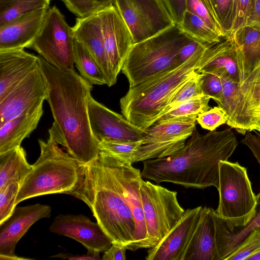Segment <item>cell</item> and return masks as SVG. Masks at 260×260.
<instances>
[{
    "instance_id": "1",
    "label": "cell",
    "mask_w": 260,
    "mask_h": 260,
    "mask_svg": "<svg viewBox=\"0 0 260 260\" xmlns=\"http://www.w3.org/2000/svg\"><path fill=\"white\" fill-rule=\"evenodd\" d=\"M38 57L47 89L46 100L62 137L61 146L79 164H88L100 154L88 113L92 85L74 69L60 70Z\"/></svg>"
},
{
    "instance_id": "2",
    "label": "cell",
    "mask_w": 260,
    "mask_h": 260,
    "mask_svg": "<svg viewBox=\"0 0 260 260\" xmlns=\"http://www.w3.org/2000/svg\"><path fill=\"white\" fill-rule=\"evenodd\" d=\"M232 128L202 135L195 129L184 146L167 157L143 161L141 176L157 184L171 182L186 188L219 186V162L228 160L238 146Z\"/></svg>"
},
{
    "instance_id": "3",
    "label": "cell",
    "mask_w": 260,
    "mask_h": 260,
    "mask_svg": "<svg viewBox=\"0 0 260 260\" xmlns=\"http://www.w3.org/2000/svg\"><path fill=\"white\" fill-rule=\"evenodd\" d=\"M66 194L80 199L89 207L112 243H120L131 250L135 222L106 155L100 152L92 161L78 164L77 182Z\"/></svg>"
},
{
    "instance_id": "4",
    "label": "cell",
    "mask_w": 260,
    "mask_h": 260,
    "mask_svg": "<svg viewBox=\"0 0 260 260\" xmlns=\"http://www.w3.org/2000/svg\"><path fill=\"white\" fill-rule=\"evenodd\" d=\"M210 45L201 44L182 64L129 86L120 100L122 114L138 127L144 130L148 128L162 115L174 94L194 75L203 54Z\"/></svg>"
},
{
    "instance_id": "5",
    "label": "cell",
    "mask_w": 260,
    "mask_h": 260,
    "mask_svg": "<svg viewBox=\"0 0 260 260\" xmlns=\"http://www.w3.org/2000/svg\"><path fill=\"white\" fill-rule=\"evenodd\" d=\"M46 141L39 140L41 153L30 172L20 184L16 204L35 197L67 193L78 179V163L59 147L62 137L53 122Z\"/></svg>"
},
{
    "instance_id": "6",
    "label": "cell",
    "mask_w": 260,
    "mask_h": 260,
    "mask_svg": "<svg viewBox=\"0 0 260 260\" xmlns=\"http://www.w3.org/2000/svg\"><path fill=\"white\" fill-rule=\"evenodd\" d=\"M192 40L194 39L174 24L148 39L134 44L121 69L129 86L180 65L177 60L178 52Z\"/></svg>"
},
{
    "instance_id": "7",
    "label": "cell",
    "mask_w": 260,
    "mask_h": 260,
    "mask_svg": "<svg viewBox=\"0 0 260 260\" xmlns=\"http://www.w3.org/2000/svg\"><path fill=\"white\" fill-rule=\"evenodd\" d=\"M219 202L215 210L231 231L245 225L255 214L256 195L247 169L238 162H219Z\"/></svg>"
},
{
    "instance_id": "8",
    "label": "cell",
    "mask_w": 260,
    "mask_h": 260,
    "mask_svg": "<svg viewBox=\"0 0 260 260\" xmlns=\"http://www.w3.org/2000/svg\"><path fill=\"white\" fill-rule=\"evenodd\" d=\"M139 190L147 229L145 248H150L162 240L185 210L179 204L175 191L142 179Z\"/></svg>"
},
{
    "instance_id": "9",
    "label": "cell",
    "mask_w": 260,
    "mask_h": 260,
    "mask_svg": "<svg viewBox=\"0 0 260 260\" xmlns=\"http://www.w3.org/2000/svg\"><path fill=\"white\" fill-rule=\"evenodd\" d=\"M223 95L218 106L228 115L226 124L239 133L256 130L259 117L256 109L260 103V63L242 84L226 75L221 76Z\"/></svg>"
},
{
    "instance_id": "10",
    "label": "cell",
    "mask_w": 260,
    "mask_h": 260,
    "mask_svg": "<svg viewBox=\"0 0 260 260\" xmlns=\"http://www.w3.org/2000/svg\"><path fill=\"white\" fill-rule=\"evenodd\" d=\"M74 41L73 27L53 6L48 9L42 27L29 48L53 67L71 70L74 69Z\"/></svg>"
},
{
    "instance_id": "11",
    "label": "cell",
    "mask_w": 260,
    "mask_h": 260,
    "mask_svg": "<svg viewBox=\"0 0 260 260\" xmlns=\"http://www.w3.org/2000/svg\"><path fill=\"white\" fill-rule=\"evenodd\" d=\"M197 117L156 121L146 129L142 144L130 163L167 157L179 152L196 129Z\"/></svg>"
},
{
    "instance_id": "12",
    "label": "cell",
    "mask_w": 260,
    "mask_h": 260,
    "mask_svg": "<svg viewBox=\"0 0 260 260\" xmlns=\"http://www.w3.org/2000/svg\"><path fill=\"white\" fill-rule=\"evenodd\" d=\"M132 34L134 44L175 24L163 0H114Z\"/></svg>"
},
{
    "instance_id": "13",
    "label": "cell",
    "mask_w": 260,
    "mask_h": 260,
    "mask_svg": "<svg viewBox=\"0 0 260 260\" xmlns=\"http://www.w3.org/2000/svg\"><path fill=\"white\" fill-rule=\"evenodd\" d=\"M109 72V87L114 85L134 44L131 31L113 5L99 13Z\"/></svg>"
},
{
    "instance_id": "14",
    "label": "cell",
    "mask_w": 260,
    "mask_h": 260,
    "mask_svg": "<svg viewBox=\"0 0 260 260\" xmlns=\"http://www.w3.org/2000/svg\"><path fill=\"white\" fill-rule=\"evenodd\" d=\"M106 155L122 196L132 212L135 222V233L131 250L145 248L147 229L139 190L142 178L141 172L131 163Z\"/></svg>"
},
{
    "instance_id": "15",
    "label": "cell",
    "mask_w": 260,
    "mask_h": 260,
    "mask_svg": "<svg viewBox=\"0 0 260 260\" xmlns=\"http://www.w3.org/2000/svg\"><path fill=\"white\" fill-rule=\"evenodd\" d=\"M91 128L98 142L107 140L135 142L142 140L146 134L128 121L122 114L109 109L92 96L88 105Z\"/></svg>"
},
{
    "instance_id": "16",
    "label": "cell",
    "mask_w": 260,
    "mask_h": 260,
    "mask_svg": "<svg viewBox=\"0 0 260 260\" xmlns=\"http://www.w3.org/2000/svg\"><path fill=\"white\" fill-rule=\"evenodd\" d=\"M47 96L46 84L39 64L0 101V125L38 107Z\"/></svg>"
},
{
    "instance_id": "17",
    "label": "cell",
    "mask_w": 260,
    "mask_h": 260,
    "mask_svg": "<svg viewBox=\"0 0 260 260\" xmlns=\"http://www.w3.org/2000/svg\"><path fill=\"white\" fill-rule=\"evenodd\" d=\"M49 206L37 204L15 207L11 215L0 224V259H27L15 254L17 243L36 222L51 216Z\"/></svg>"
},
{
    "instance_id": "18",
    "label": "cell",
    "mask_w": 260,
    "mask_h": 260,
    "mask_svg": "<svg viewBox=\"0 0 260 260\" xmlns=\"http://www.w3.org/2000/svg\"><path fill=\"white\" fill-rule=\"evenodd\" d=\"M51 232L71 238L82 244L88 251L104 252L112 241L100 224L82 214L59 215L49 228Z\"/></svg>"
},
{
    "instance_id": "19",
    "label": "cell",
    "mask_w": 260,
    "mask_h": 260,
    "mask_svg": "<svg viewBox=\"0 0 260 260\" xmlns=\"http://www.w3.org/2000/svg\"><path fill=\"white\" fill-rule=\"evenodd\" d=\"M202 206L185 211L183 216L155 247L150 248L147 260H183V255L199 222Z\"/></svg>"
},
{
    "instance_id": "20",
    "label": "cell",
    "mask_w": 260,
    "mask_h": 260,
    "mask_svg": "<svg viewBox=\"0 0 260 260\" xmlns=\"http://www.w3.org/2000/svg\"><path fill=\"white\" fill-rule=\"evenodd\" d=\"M196 72H210L220 76L226 75L242 84L240 50L234 36H229L211 45L203 54Z\"/></svg>"
},
{
    "instance_id": "21",
    "label": "cell",
    "mask_w": 260,
    "mask_h": 260,
    "mask_svg": "<svg viewBox=\"0 0 260 260\" xmlns=\"http://www.w3.org/2000/svg\"><path fill=\"white\" fill-rule=\"evenodd\" d=\"M38 65V56L24 49L0 51V101Z\"/></svg>"
},
{
    "instance_id": "22",
    "label": "cell",
    "mask_w": 260,
    "mask_h": 260,
    "mask_svg": "<svg viewBox=\"0 0 260 260\" xmlns=\"http://www.w3.org/2000/svg\"><path fill=\"white\" fill-rule=\"evenodd\" d=\"M48 9H41L0 27V51L29 48Z\"/></svg>"
},
{
    "instance_id": "23",
    "label": "cell",
    "mask_w": 260,
    "mask_h": 260,
    "mask_svg": "<svg viewBox=\"0 0 260 260\" xmlns=\"http://www.w3.org/2000/svg\"><path fill=\"white\" fill-rule=\"evenodd\" d=\"M75 39L90 53L102 71L108 86L110 72L104 46L99 13L88 17L77 18L73 27Z\"/></svg>"
},
{
    "instance_id": "24",
    "label": "cell",
    "mask_w": 260,
    "mask_h": 260,
    "mask_svg": "<svg viewBox=\"0 0 260 260\" xmlns=\"http://www.w3.org/2000/svg\"><path fill=\"white\" fill-rule=\"evenodd\" d=\"M183 260H220L216 243L215 224L210 208L202 207L199 222Z\"/></svg>"
},
{
    "instance_id": "25",
    "label": "cell",
    "mask_w": 260,
    "mask_h": 260,
    "mask_svg": "<svg viewBox=\"0 0 260 260\" xmlns=\"http://www.w3.org/2000/svg\"><path fill=\"white\" fill-rule=\"evenodd\" d=\"M256 206L253 217L244 226L235 228L231 231L225 223L211 208L215 228V238L218 254L220 260L227 258L238 248L250 233L260 227V191L256 195Z\"/></svg>"
},
{
    "instance_id": "26",
    "label": "cell",
    "mask_w": 260,
    "mask_h": 260,
    "mask_svg": "<svg viewBox=\"0 0 260 260\" xmlns=\"http://www.w3.org/2000/svg\"><path fill=\"white\" fill-rule=\"evenodd\" d=\"M43 114V104L0 125V153L21 146L37 128Z\"/></svg>"
},
{
    "instance_id": "27",
    "label": "cell",
    "mask_w": 260,
    "mask_h": 260,
    "mask_svg": "<svg viewBox=\"0 0 260 260\" xmlns=\"http://www.w3.org/2000/svg\"><path fill=\"white\" fill-rule=\"evenodd\" d=\"M233 36L240 50L241 70L244 80L260 63V30L246 25Z\"/></svg>"
},
{
    "instance_id": "28",
    "label": "cell",
    "mask_w": 260,
    "mask_h": 260,
    "mask_svg": "<svg viewBox=\"0 0 260 260\" xmlns=\"http://www.w3.org/2000/svg\"><path fill=\"white\" fill-rule=\"evenodd\" d=\"M31 169L21 146L0 153V191L12 183L21 184Z\"/></svg>"
},
{
    "instance_id": "29",
    "label": "cell",
    "mask_w": 260,
    "mask_h": 260,
    "mask_svg": "<svg viewBox=\"0 0 260 260\" xmlns=\"http://www.w3.org/2000/svg\"><path fill=\"white\" fill-rule=\"evenodd\" d=\"M49 0H0V27L41 9H48Z\"/></svg>"
},
{
    "instance_id": "30",
    "label": "cell",
    "mask_w": 260,
    "mask_h": 260,
    "mask_svg": "<svg viewBox=\"0 0 260 260\" xmlns=\"http://www.w3.org/2000/svg\"><path fill=\"white\" fill-rule=\"evenodd\" d=\"M74 60L79 74L90 84H106L105 77L96 61L89 51L75 39Z\"/></svg>"
},
{
    "instance_id": "31",
    "label": "cell",
    "mask_w": 260,
    "mask_h": 260,
    "mask_svg": "<svg viewBox=\"0 0 260 260\" xmlns=\"http://www.w3.org/2000/svg\"><path fill=\"white\" fill-rule=\"evenodd\" d=\"M177 26L187 36L203 43L212 45L223 39L200 17L188 11Z\"/></svg>"
},
{
    "instance_id": "32",
    "label": "cell",
    "mask_w": 260,
    "mask_h": 260,
    "mask_svg": "<svg viewBox=\"0 0 260 260\" xmlns=\"http://www.w3.org/2000/svg\"><path fill=\"white\" fill-rule=\"evenodd\" d=\"M211 98L204 94L187 100L171 111L166 113L156 121H164L187 117L198 116V114L210 109Z\"/></svg>"
},
{
    "instance_id": "33",
    "label": "cell",
    "mask_w": 260,
    "mask_h": 260,
    "mask_svg": "<svg viewBox=\"0 0 260 260\" xmlns=\"http://www.w3.org/2000/svg\"><path fill=\"white\" fill-rule=\"evenodd\" d=\"M78 18L95 15L113 5L114 0H60Z\"/></svg>"
},
{
    "instance_id": "34",
    "label": "cell",
    "mask_w": 260,
    "mask_h": 260,
    "mask_svg": "<svg viewBox=\"0 0 260 260\" xmlns=\"http://www.w3.org/2000/svg\"><path fill=\"white\" fill-rule=\"evenodd\" d=\"M141 144L142 140L135 142L102 140L98 142L100 152L129 163Z\"/></svg>"
},
{
    "instance_id": "35",
    "label": "cell",
    "mask_w": 260,
    "mask_h": 260,
    "mask_svg": "<svg viewBox=\"0 0 260 260\" xmlns=\"http://www.w3.org/2000/svg\"><path fill=\"white\" fill-rule=\"evenodd\" d=\"M201 74L196 72L194 75L174 94L165 109L162 115L182 103L204 94L201 87Z\"/></svg>"
},
{
    "instance_id": "36",
    "label": "cell",
    "mask_w": 260,
    "mask_h": 260,
    "mask_svg": "<svg viewBox=\"0 0 260 260\" xmlns=\"http://www.w3.org/2000/svg\"><path fill=\"white\" fill-rule=\"evenodd\" d=\"M186 11L200 17L222 38H226L218 22L209 0H187Z\"/></svg>"
},
{
    "instance_id": "37",
    "label": "cell",
    "mask_w": 260,
    "mask_h": 260,
    "mask_svg": "<svg viewBox=\"0 0 260 260\" xmlns=\"http://www.w3.org/2000/svg\"><path fill=\"white\" fill-rule=\"evenodd\" d=\"M222 31L230 35L233 21L234 0H209Z\"/></svg>"
},
{
    "instance_id": "38",
    "label": "cell",
    "mask_w": 260,
    "mask_h": 260,
    "mask_svg": "<svg viewBox=\"0 0 260 260\" xmlns=\"http://www.w3.org/2000/svg\"><path fill=\"white\" fill-rule=\"evenodd\" d=\"M260 251V227L254 229L227 260H248Z\"/></svg>"
},
{
    "instance_id": "39",
    "label": "cell",
    "mask_w": 260,
    "mask_h": 260,
    "mask_svg": "<svg viewBox=\"0 0 260 260\" xmlns=\"http://www.w3.org/2000/svg\"><path fill=\"white\" fill-rule=\"evenodd\" d=\"M20 183H12L0 191V224L8 219L14 211Z\"/></svg>"
},
{
    "instance_id": "40",
    "label": "cell",
    "mask_w": 260,
    "mask_h": 260,
    "mask_svg": "<svg viewBox=\"0 0 260 260\" xmlns=\"http://www.w3.org/2000/svg\"><path fill=\"white\" fill-rule=\"evenodd\" d=\"M200 74L203 94L212 99L217 104H220L223 95V84L221 76L210 72Z\"/></svg>"
},
{
    "instance_id": "41",
    "label": "cell",
    "mask_w": 260,
    "mask_h": 260,
    "mask_svg": "<svg viewBox=\"0 0 260 260\" xmlns=\"http://www.w3.org/2000/svg\"><path fill=\"white\" fill-rule=\"evenodd\" d=\"M228 115L225 111L218 106L198 114L197 121L204 129L213 131L217 127L226 123Z\"/></svg>"
},
{
    "instance_id": "42",
    "label": "cell",
    "mask_w": 260,
    "mask_h": 260,
    "mask_svg": "<svg viewBox=\"0 0 260 260\" xmlns=\"http://www.w3.org/2000/svg\"><path fill=\"white\" fill-rule=\"evenodd\" d=\"M253 0H234L233 21L230 36L247 24Z\"/></svg>"
},
{
    "instance_id": "43",
    "label": "cell",
    "mask_w": 260,
    "mask_h": 260,
    "mask_svg": "<svg viewBox=\"0 0 260 260\" xmlns=\"http://www.w3.org/2000/svg\"><path fill=\"white\" fill-rule=\"evenodd\" d=\"M175 24H180L186 11L187 0H163Z\"/></svg>"
},
{
    "instance_id": "44",
    "label": "cell",
    "mask_w": 260,
    "mask_h": 260,
    "mask_svg": "<svg viewBox=\"0 0 260 260\" xmlns=\"http://www.w3.org/2000/svg\"><path fill=\"white\" fill-rule=\"evenodd\" d=\"M241 141L251 150L260 166V134L247 131Z\"/></svg>"
},
{
    "instance_id": "45",
    "label": "cell",
    "mask_w": 260,
    "mask_h": 260,
    "mask_svg": "<svg viewBox=\"0 0 260 260\" xmlns=\"http://www.w3.org/2000/svg\"><path fill=\"white\" fill-rule=\"evenodd\" d=\"M125 246L117 242H113L111 247L104 251L103 260H125Z\"/></svg>"
},
{
    "instance_id": "46",
    "label": "cell",
    "mask_w": 260,
    "mask_h": 260,
    "mask_svg": "<svg viewBox=\"0 0 260 260\" xmlns=\"http://www.w3.org/2000/svg\"><path fill=\"white\" fill-rule=\"evenodd\" d=\"M202 43L197 40H192L185 44L178 52L177 56L178 63L182 64L188 60Z\"/></svg>"
},
{
    "instance_id": "47",
    "label": "cell",
    "mask_w": 260,
    "mask_h": 260,
    "mask_svg": "<svg viewBox=\"0 0 260 260\" xmlns=\"http://www.w3.org/2000/svg\"><path fill=\"white\" fill-rule=\"evenodd\" d=\"M50 258H61L70 260H96L101 259L100 252L88 251L86 254L73 255L70 253H59L55 255L50 256Z\"/></svg>"
},
{
    "instance_id": "48",
    "label": "cell",
    "mask_w": 260,
    "mask_h": 260,
    "mask_svg": "<svg viewBox=\"0 0 260 260\" xmlns=\"http://www.w3.org/2000/svg\"><path fill=\"white\" fill-rule=\"evenodd\" d=\"M247 25L260 30V0H253Z\"/></svg>"
},
{
    "instance_id": "49",
    "label": "cell",
    "mask_w": 260,
    "mask_h": 260,
    "mask_svg": "<svg viewBox=\"0 0 260 260\" xmlns=\"http://www.w3.org/2000/svg\"><path fill=\"white\" fill-rule=\"evenodd\" d=\"M248 260H260V251L253 255L250 256Z\"/></svg>"
},
{
    "instance_id": "50",
    "label": "cell",
    "mask_w": 260,
    "mask_h": 260,
    "mask_svg": "<svg viewBox=\"0 0 260 260\" xmlns=\"http://www.w3.org/2000/svg\"><path fill=\"white\" fill-rule=\"evenodd\" d=\"M256 130L258 131L259 132V134H260V117H259V120H258L257 123H256Z\"/></svg>"
},
{
    "instance_id": "51",
    "label": "cell",
    "mask_w": 260,
    "mask_h": 260,
    "mask_svg": "<svg viewBox=\"0 0 260 260\" xmlns=\"http://www.w3.org/2000/svg\"><path fill=\"white\" fill-rule=\"evenodd\" d=\"M256 113L257 115L259 117L258 114H260V103L256 109Z\"/></svg>"
},
{
    "instance_id": "52",
    "label": "cell",
    "mask_w": 260,
    "mask_h": 260,
    "mask_svg": "<svg viewBox=\"0 0 260 260\" xmlns=\"http://www.w3.org/2000/svg\"><path fill=\"white\" fill-rule=\"evenodd\" d=\"M259 116L260 117V114H258Z\"/></svg>"
},
{
    "instance_id": "53",
    "label": "cell",
    "mask_w": 260,
    "mask_h": 260,
    "mask_svg": "<svg viewBox=\"0 0 260 260\" xmlns=\"http://www.w3.org/2000/svg\"><path fill=\"white\" fill-rule=\"evenodd\" d=\"M50 1H51V0H49Z\"/></svg>"
}]
</instances>
